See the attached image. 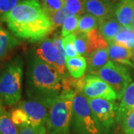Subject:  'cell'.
<instances>
[{
    "label": "cell",
    "instance_id": "8",
    "mask_svg": "<svg viewBox=\"0 0 134 134\" xmlns=\"http://www.w3.org/2000/svg\"><path fill=\"white\" fill-rule=\"evenodd\" d=\"M53 100L51 99L30 98L22 101L19 107L28 115L29 125L35 128H41L46 127L49 109Z\"/></svg>",
    "mask_w": 134,
    "mask_h": 134
},
{
    "label": "cell",
    "instance_id": "38",
    "mask_svg": "<svg viewBox=\"0 0 134 134\" xmlns=\"http://www.w3.org/2000/svg\"><path fill=\"white\" fill-rule=\"evenodd\" d=\"M110 2H114V3H116V4H117V2L119 3L121 0H110Z\"/></svg>",
    "mask_w": 134,
    "mask_h": 134
},
{
    "label": "cell",
    "instance_id": "16",
    "mask_svg": "<svg viewBox=\"0 0 134 134\" xmlns=\"http://www.w3.org/2000/svg\"><path fill=\"white\" fill-rule=\"evenodd\" d=\"M121 27V25L117 20L115 16H113L98 24V30L100 34L108 44L113 42L116 34L119 32Z\"/></svg>",
    "mask_w": 134,
    "mask_h": 134
},
{
    "label": "cell",
    "instance_id": "35",
    "mask_svg": "<svg viewBox=\"0 0 134 134\" xmlns=\"http://www.w3.org/2000/svg\"><path fill=\"white\" fill-rule=\"evenodd\" d=\"M4 110H5V108L3 107V103L0 100V116L2 114V113H3Z\"/></svg>",
    "mask_w": 134,
    "mask_h": 134
},
{
    "label": "cell",
    "instance_id": "32",
    "mask_svg": "<svg viewBox=\"0 0 134 134\" xmlns=\"http://www.w3.org/2000/svg\"><path fill=\"white\" fill-rule=\"evenodd\" d=\"M10 114V118L12 121L18 127L23 125H29V117L21 108H16Z\"/></svg>",
    "mask_w": 134,
    "mask_h": 134
},
{
    "label": "cell",
    "instance_id": "30",
    "mask_svg": "<svg viewBox=\"0 0 134 134\" xmlns=\"http://www.w3.org/2000/svg\"><path fill=\"white\" fill-rule=\"evenodd\" d=\"M69 15H70L69 13L67 11L65 7L63 8L62 9L59 10L58 11L48 15L50 20L52 23L54 29H58L59 27L62 26L65 19H66Z\"/></svg>",
    "mask_w": 134,
    "mask_h": 134
},
{
    "label": "cell",
    "instance_id": "37",
    "mask_svg": "<svg viewBox=\"0 0 134 134\" xmlns=\"http://www.w3.org/2000/svg\"><path fill=\"white\" fill-rule=\"evenodd\" d=\"M132 60H133V61L134 63V48L132 49Z\"/></svg>",
    "mask_w": 134,
    "mask_h": 134
},
{
    "label": "cell",
    "instance_id": "23",
    "mask_svg": "<svg viewBox=\"0 0 134 134\" xmlns=\"http://www.w3.org/2000/svg\"><path fill=\"white\" fill-rule=\"evenodd\" d=\"M0 134H19V128L12 121L10 114L4 110L0 116Z\"/></svg>",
    "mask_w": 134,
    "mask_h": 134
},
{
    "label": "cell",
    "instance_id": "34",
    "mask_svg": "<svg viewBox=\"0 0 134 134\" xmlns=\"http://www.w3.org/2000/svg\"><path fill=\"white\" fill-rule=\"evenodd\" d=\"M19 134H47L46 127L35 128L30 125H23L18 127Z\"/></svg>",
    "mask_w": 134,
    "mask_h": 134
},
{
    "label": "cell",
    "instance_id": "31",
    "mask_svg": "<svg viewBox=\"0 0 134 134\" xmlns=\"http://www.w3.org/2000/svg\"><path fill=\"white\" fill-rule=\"evenodd\" d=\"M75 46L76 51L79 55H86V43H87V37L86 33H82L79 31H75Z\"/></svg>",
    "mask_w": 134,
    "mask_h": 134
},
{
    "label": "cell",
    "instance_id": "28",
    "mask_svg": "<svg viewBox=\"0 0 134 134\" xmlns=\"http://www.w3.org/2000/svg\"><path fill=\"white\" fill-rule=\"evenodd\" d=\"M64 7L70 15L80 16L86 12L84 8V0H66Z\"/></svg>",
    "mask_w": 134,
    "mask_h": 134
},
{
    "label": "cell",
    "instance_id": "9",
    "mask_svg": "<svg viewBox=\"0 0 134 134\" xmlns=\"http://www.w3.org/2000/svg\"><path fill=\"white\" fill-rule=\"evenodd\" d=\"M82 94L87 98H104L109 100H115L118 98L112 87L93 74H88L85 76V85Z\"/></svg>",
    "mask_w": 134,
    "mask_h": 134
},
{
    "label": "cell",
    "instance_id": "15",
    "mask_svg": "<svg viewBox=\"0 0 134 134\" xmlns=\"http://www.w3.org/2000/svg\"><path fill=\"white\" fill-rule=\"evenodd\" d=\"M18 45L16 37L0 25V63L4 61Z\"/></svg>",
    "mask_w": 134,
    "mask_h": 134
},
{
    "label": "cell",
    "instance_id": "26",
    "mask_svg": "<svg viewBox=\"0 0 134 134\" xmlns=\"http://www.w3.org/2000/svg\"><path fill=\"white\" fill-rule=\"evenodd\" d=\"M125 134H134V110H130L117 121Z\"/></svg>",
    "mask_w": 134,
    "mask_h": 134
},
{
    "label": "cell",
    "instance_id": "13",
    "mask_svg": "<svg viewBox=\"0 0 134 134\" xmlns=\"http://www.w3.org/2000/svg\"><path fill=\"white\" fill-rule=\"evenodd\" d=\"M115 16L121 26H130L134 17V0H121L117 4Z\"/></svg>",
    "mask_w": 134,
    "mask_h": 134
},
{
    "label": "cell",
    "instance_id": "1",
    "mask_svg": "<svg viewBox=\"0 0 134 134\" xmlns=\"http://www.w3.org/2000/svg\"><path fill=\"white\" fill-rule=\"evenodd\" d=\"M1 19L16 37L31 43L43 40L54 30L39 0H23Z\"/></svg>",
    "mask_w": 134,
    "mask_h": 134
},
{
    "label": "cell",
    "instance_id": "22",
    "mask_svg": "<svg viewBox=\"0 0 134 134\" xmlns=\"http://www.w3.org/2000/svg\"><path fill=\"white\" fill-rule=\"evenodd\" d=\"M61 84L63 91L73 90L76 93H82L85 85V76L80 78H74L67 75L66 76L61 78Z\"/></svg>",
    "mask_w": 134,
    "mask_h": 134
},
{
    "label": "cell",
    "instance_id": "19",
    "mask_svg": "<svg viewBox=\"0 0 134 134\" xmlns=\"http://www.w3.org/2000/svg\"><path fill=\"white\" fill-rule=\"evenodd\" d=\"M66 66L70 76L74 78H80L84 76L87 69V62L85 57L78 55L66 59Z\"/></svg>",
    "mask_w": 134,
    "mask_h": 134
},
{
    "label": "cell",
    "instance_id": "14",
    "mask_svg": "<svg viewBox=\"0 0 134 134\" xmlns=\"http://www.w3.org/2000/svg\"><path fill=\"white\" fill-rule=\"evenodd\" d=\"M87 71L89 74H96L102 67L109 62V54L107 48H100L90 54L86 58Z\"/></svg>",
    "mask_w": 134,
    "mask_h": 134
},
{
    "label": "cell",
    "instance_id": "2",
    "mask_svg": "<svg viewBox=\"0 0 134 134\" xmlns=\"http://www.w3.org/2000/svg\"><path fill=\"white\" fill-rule=\"evenodd\" d=\"M27 94L30 98L54 100L60 95L61 78L55 69L31 54L27 68Z\"/></svg>",
    "mask_w": 134,
    "mask_h": 134
},
{
    "label": "cell",
    "instance_id": "3",
    "mask_svg": "<svg viewBox=\"0 0 134 134\" xmlns=\"http://www.w3.org/2000/svg\"><path fill=\"white\" fill-rule=\"evenodd\" d=\"M76 94L73 90L62 91L54 99L46 124L48 134L70 133L73 101Z\"/></svg>",
    "mask_w": 134,
    "mask_h": 134
},
{
    "label": "cell",
    "instance_id": "21",
    "mask_svg": "<svg viewBox=\"0 0 134 134\" xmlns=\"http://www.w3.org/2000/svg\"><path fill=\"white\" fill-rule=\"evenodd\" d=\"M113 42L121 44L130 50L133 49L134 30L130 26H121L119 32L116 34Z\"/></svg>",
    "mask_w": 134,
    "mask_h": 134
},
{
    "label": "cell",
    "instance_id": "36",
    "mask_svg": "<svg viewBox=\"0 0 134 134\" xmlns=\"http://www.w3.org/2000/svg\"><path fill=\"white\" fill-rule=\"evenodd\" d=\"M130 27L134 30V17L133 20H132V22H131V23H130Z\"/></svg>",
    "mask_w": 134,
    "mask_h": 134
},
{
    "label": "cell",
    "instance_id": "11",
    "mask_svg": "<svg viewBox=\"0 0 134 134\" xmlns=\"http://www.w3.org/2000/svg\"><path fill=\"white\" fill-rule=\"evenodd\" d=\"M32 54L53 67L58 59L57 47L53 42V40L49 38L39 41L38 44L34 48Z\"/></svg>",
    "mask_w": 134,
    "mask_h": 134
},
{
    "label": "cell",
    "instance_id": "17",
    "mask_svg": "<svg viewBox=\"0 0 134 134\" xmlns=\"http://www.w3.org/2000/svg\"><path fill=\"white\" fill-rule=\"evenodd\" d=\"M87 43H86V52L85 58L90 54L100 48H107L109 44L100 34L99 30L97 29L92 30L86 33Z\"/></svg>",
    "mask_w": 134,
    "mask_h": 134
},
{
    "label": "cell",
    "instance_id": "20",
    "mask_svg": "<svg viewBox=\"0 0 134 134\" xmlns=\"http://www.w3.org/2000/svg\"><path fill=\"white\" fill-rule=\"evenodd\" d=\"M53 42L56 46L58 52V59L54 68L58 72L60 78H63L68 75L66 70V53L64 51L63 38L60 36H55L53 38Z\"/></svg>",
    "mask_w": 134,
    "mask_h": 134
},
{
    "label": "cell",
    "instance_id": "29",
    "mask_svg": "<svg viewBox=\"0 0 134 134\" xmlns=\"http://www.w3.org/2000/svg\"><path fill=\"white\" fill-rule=\"evenodd\" d=\"M66 0H41V5L48 15L53 14L65 6Z\"/></svg>",
    "mask_w": 134,
    "mask_h": 134
},
{
    "label": "cell",
    "instance_id": "27",
    "mask_svg": "<svg viewBox=\"0 0 134 134\" xmlns=\"http://www.w3.org/2000/svg\"><path fill=\"white\" fill-rule=\"evenodd\" d=\"M75 38L76 37H75V33L69 34V35H68V36L63 38V47H64V51L66 53V59L74 58V57H76V56L79 55L77 52L76 48L75 46Z\"/></svg>",
    "mask_w": 134,
    "mask_h": 134
},
{
    "label": "cell",
    "instance_id": "10",
    "mask_svg": "<svg viewBox=\"0 0 134 134\" xmlns=\"http://www.w3.org/2000/svg\"><path fill=\"white\" fill-rule=\"evenodd\" d=\"M117 4L110 0H84L86 12L94 16L98 19V24L115 16Z\"/></svg>",
    "mask_w": 134,
    "mask_h": 134
},
{
    "label": "cell",
    "instance_id": "4",
    "mask_svg": "<svg viewBox=\"0 0 134 134\" xmlns=\"http://www.w3.org/2000/svg\"><path fill=\"white\" fill-rule=\"evenodd\" d=\"M23 76V60L16 57L0 72V100L6 105H14L20 100Z\"/></svg>",
    "mask_w": 134,
    "mask_h": 134
},
{
    "label": "cell",
    "instance_id": "5",
    "mask_svg": "<svg viewBox=\"0 0 134 134\" xmlns=\"http://www.w3.org/2000/svg\"><path fill=\"white\" fill-rule=\"evenodd\" d=\"M70 127L73 134H103L88 99L82 93L75 96Z\"/></svg>",
    "mask_w": 134,
    "mask_h": 134
},
{
    "label": "cell",
    "instance_id": "33",
    "mask_svg": "<svg viewBox=\"0 0 134 134\" xmlns=\"http://www.w3.org/2000/svg\"><path fill=\"white\" fill-rule=\"evenodd\" d=\"M23 0H0V19L10 12Z\"/></svg>",
    "mask_w": 134,
    "mask_h": 134
},
{
    "label": "cell",
    "instance_id": "12",
    "mask_svg": "<svg viewBox=\"0 0 134 134\" xmlns=\"http://www.w3.org/2000/svg\"><path fill=\"white\" fill-rule=\"evenodd\" d=\"M107 51L109 58L113 61L122 65L134 67V65L130 61L132 59V50L121 44L113 42L109 43Z\"/></svg>",
    "mask_w": 134,
    "mask_h": 134
},
{
    "label": "cell",
    "instance_id": "7",
    "mask_svg": "<svg viewBox=\"0 0 134 134\" xmlns=\"http://www.w3.org/2000/svg\"><path fill=\"white\" fill-rule=\"evenodd\" d=\"M97 123L103 134H110L115 128L118 107L114 100L87 98Z\"/></svg>",
    "mask_w": 134,
    "mask_h": 134
},
{
    "label": "cell",
    "instance_id": "6",
    "mask_svg": "<svg viewBox=\"0 0 134 134\" xmlns=\"http://www.w3.org/2000/svg\"><path fill=\"white\" fill-rule=\"evenodd\" d=\"M94 75L107 83L115 92L119 100L125 90L132 83V77L127 69L122 64L112 60H110Z\"/></svg>",
    "mask_w": 134,
    "mask_h": 134
},
{
    "label": "cell",
    "instance_id": "18",
    "mask_svg": "<svg viewBox=\"0 0 134 134\" xmlns=\"http://www.w3.org/2000/svg\"><path fill=\"white\" fill-rule=\"evenodd\" d=\"M119 105L117 109L116 121L130 110H134V82H132L125 90Z\"/></svg>",
    "mask_w": 134,
    "mask_h": 134
},
{
    "label": "cell",
    "instance_id": "25",
    "mask_svg": "<svg viewBox=\"0 0 134 134\" xmlns=\"http://www.w3.org/2000/svg\"><path fill=\"white\" fill-rule=\"evenodd\" d=\"M81 16L79 15H69L65 19L62 25L61 37H65L69 34H74L77 30L78 23Z\"/></svg>",
    "mask_w": 134,
    "mask_h": 134
},
{
    "label": "cell",
    "instance_id": "24",
    "mask_svg": "<svg viewBox=\"0 0 134 134\" xmlns=\"http://www.w3.org/2000/svg\"><path fill=\"white\" fill-rule=\"evenodd\" d=\"M98 25V19L94 16L87 13L86 14L82 15L80 17L77 31L82 33H88L92 30L96 29Z\"/></svg>",
    "mask_w": 134,
    "mask_h": 134
}]
</instances>
